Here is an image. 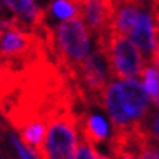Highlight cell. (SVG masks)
<instances>
[{"label": "cell", "mask_w": 159, "mask_h": 159, "mask_svg": "<svg viewBox=\"0 0 159 159\" xmlns=\"http://www.w3.org/2000/svg\"><path fill=\"white\" fill-rule=\"evenodd\" d=\"M41 35L67 77L91 54V31L80 16L64 19L54 31L45 25Z\"/></svg>", "instance_id": "6da1fadb"}, {"label": "cell", "mask_w": 159, "mask_h": 159, "mask_svg": "<svg viewBox=\"0 0 159 159\" xmlns=\"http://www.w3.org/2000/svg\"><path fill=\"white\" fill-rule=\"evenodd\" d=\"M79 142V114L73 105L54 111L47 120V130L38 159H73Z\"/></svg>", "instance_id": "7a4b0ae2"}, {"label": "cell", "mask_w": 159, "mask_h": 159, "mask_svg": "<svg viewBox=\"0 0 159 159\" xmlns=\"http://www.w3.org/2000/svg\"><path fill=\"white\" fill-rule=\"evenodd\" d=\"M97 48L104 51L112 79H136L140 77L146 66V58L130 39L112 31L97 35Z\"/></svg>", "instance_id": "3957f363"}, {"label": "cell", "mask_w": 159, "mask_h": 159, "mask_svg": "<svg viewBox=\"0 0 159 159\" xmlns=\"http://www.w3.org/2000/svg\"><path fill=\"white\" fill-rule=\"evenodd\" d=\"M120 98L123 108L136 125H143L148 114L150 112L149 95L143 83L137 79H124L118 82Z\"/></svg>", "instance_id": "277c9868"}, {"label": "cell", "mask_w": 159, "mask_h": 159, "mask_svg": "<svg viewBox=\"0 0 159 159\" xmlns=\"http://www.w3.org/2000/svg\"><path fill=\"white\" fill-rule=\"evenodd\" d=\"M79 16L93 34H104L110 31L114 13V0H79Z\"/></svg>", "instance_id": "5b68a950"}, {"label": "cell", "mask_w": 159, "mask_h": 159, "mask_svg": "<svg viewBox=\"0 0 159 159\" xmlns=\"http://www.w3.org/2000/svg\"><path fill=\"white\" fill-rule=\"evenodd\" d=\"M99 107L104 108V111L110 117V121L112 124V133H125V131H130L136 127H140L130 120V117L127 116V112L123 108L118 82L111 80L105 86V89L102 92Z\"/></svg>", "instance_id": "8992f818"}, {"label": "cell", "mask_w": 159, "mask_h": 159, "mask_svg": "<svg viewBox=\"0 0 159 159\" xmlns=\"http://www.w3.org/2000/svg\"><path fill=\"white\" fill-rule=\"evenodd\" d=\"M129 39L145 56L146 61H149L156 47V37H155V24L150 9L142 10L137 18L134 28L129 34Z\"/></svg>", "instance_id": "52a82bcc"}, {"label": "cell", "mask_w": 159, "mask_h": 159, "mask_svg": "<svg viewBox=\"0 0 159 159\" xmlns=\"http://www.w3.org/2000/svg\"><path fill=\"white\" fill-rule=\"evenodd\" d=\"M16 18L20 19L31 31H37L45 24V10L41 9L35 0H3Z\"/></svg>", "instance_id": "ba28073f"}, {"label": "cell", "mask_w": 159, "mask_h": 159, "mask_svg": "<svg viewBox=\"0 0 159 159\" xmlns=\"http://www.w3.org/2000/svg\"><path fill=\"white\" fill-rule=\"evenodd\" d=\"M79 130L83 139L91 142L92 145L105 142L110 136V127L105 118L89 111H85L82 116H79Z\"/></svg>", "instance_id": "9c48e42d"}, {"label": "cell", "mask_w": 159, "mask_h": 159, "mask_svg": "<svg viewBox=\"0 0 159 159\" xmlns=\"http://www.w3.org/2000/svg\"><path fill=\"white\" fill-rule=\"evenodd\" d=\"M140 77L143 79V86L149 95L150 101L159 110V69L150 63H146Z\"/></svg>", "instance_id": "30bf717a"}, {"label": "cell", "mask_w": 159, "mask_h": 159, "mask_svg": "<svg viewBox=\"0 0 159 159\" xmlns=\"http://www.w3.org/2000/svg\"><path fill=\"white\" fill-rule=\"evenodd\" d=\"M50 12L58 18V19H69L73 16H79V7L77 5L69 2V0H53L50 5Z\"/></svg>", "instance_id": "8fae6325"}, {"label": "cell", "mask_w": 159, "mask_h": 159, "mask_svg": "<svg viewBox=\"0 0 159 159\" xmlns=\"http://www.w3.org/2000/svg\"><path fill=\"white\" fill-rule=\"evenodd\" d=\"M73 159H101V158H99V152L97 150L95 145H92L91 142H88V140H85L82 137L80 142H77V148Z\"/></svg>", "instance_id": "7c38bea8"}, {"label": "cell", "mask_w": 159, "mask_h": 159, "mask_svg": "<svg viewBox=\"0 0 159 159\" xmlns=\"http://www.w3.org/2000/svg\"><path fill=\"white\" fill-rule=\"evenodd\" d=\"M145 127L150 137L159 143V111H150L145 120Z\"/></svg>", "instance_id": "4fadbf2b"}, {"label": "cell", "mask_w": 159, "mask_h": 159, "mask_svg": "<svg viewBox=\"0 0 159 159\" xmlns=\"http://www.w3.org/2000/svg\"><path fill=\"white\" fill-rule=\"evenodd\" d=\"M140 159H158V155L155 152V140H148L145 145L140 148Z\"/></svg>", "instance_id": "5bb4252c"}, {"label": "cell", "mask_w": 159, "mask_h": 159, "mask_svg": "<svg viewBox=\"0 0 159 159\" xmlns=\"http://www.w3.org/2000/svg\"><path fill=\"white\" fill-rule=\"evenodd\" d=\"M150 3V12L153 16L155 24V37H156V45L159 44V0H149Z\"/></svg>", "instance_id": "9a60e30c"}, {"label": "cell", "mask_w": 159, "mask_h": 159, "mask_svg": "<svg viewBox=\"0 0 159 159\" xmlns=\"http://www.w3.org/2000/svg\"><path fill=\"white\" fill-rule=\"evenodd\" d=\"M10 142H12V145L15 146V149H16V152H18L20 159H32V156H31V153L28 152V149L22 145V142L15 134H10Z\"/></svg>", "instance_id": "2e32d148"}, {"label": "cell", "mask_w": 159, "mask_h": 159, "mask_svg": "<svg viewBox=\"0 0 159 159\" xmlns=\"http://www.w3.org/2000/svg\"><path fill=\"white\" fill-rule=\"evenodd\" d=\"M149 63L150 64H153L155 67L159 69V44L155 47V51H153V54H152V57H150Z\"/></svg>", "instance_id": "e0dca14e"}, {"label": "cell", "mask_w": 159, "mask_h": 159, "mask_svg": "<svg viewBox=\"0 0 159 159\" xmlns=\"http://www.w3.org/2000/svg\"><path fill=\"white\" fill-rule=\"evenodd\" d=\"M155 152H156V155H158V159H159V143H156V142H155Z\"/></svg>", "instance_id": "ac0fdd59"}, {"label": "cell", "mask_w": 159, "mask_h": 159, "mask_svg": "<svg viewBox=\"0 0 159 159\" xmlns=\"http://www.w3.org/2000/svg\"><path fill=\"white\" fill-rule=\"evenodd\" d=\"M99 158L101 159H111L110 156H105V155H101V153H99Z\"/></svg>", "instance_id": "d6986e66"}, {"label": "cell", "mask_w": 159, "mask_h": 159, "mask_svg": "<svg viewBox=\"0 0 159 159\" xmlns=\"http://www.w3.org/2000/svg\"><path fill=\"white\" fill-rule=\"evenodd\" d=\"M69 2H72V3H75V5H77V3H79V0H69Z\"/></svg>", "instance_id": "ffe728a7"}]
</instances>
